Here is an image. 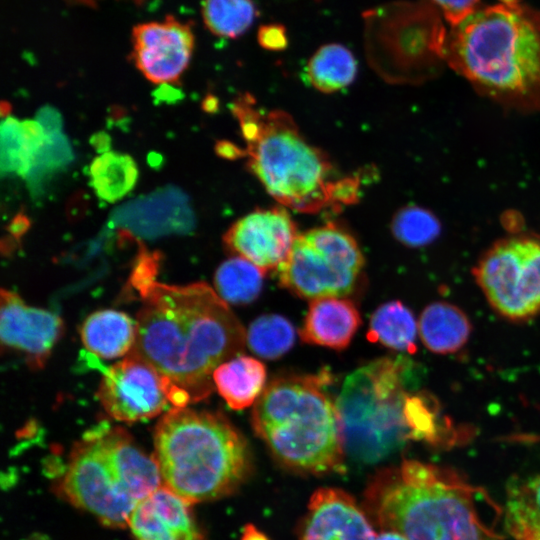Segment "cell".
<instances>
[{
  "instance_id": "6da1fadb",
  "label": "cell",
  "mask_w": 540,
  "mask_h": 540,
  "mask_svg": "<svg viewBox=\"0 0 540 540\" xmlns=\"http://www.w3.org/2000/svg\"><path fill=\"white\" fill-rule=\"evenodd\" d=\"M159 259L138 256L131 284L143 299L130 355L162 377L169 403L186 407L211 395L213 372L243 350L242 324L215 290L203 282L155 281Z\"/></svg>"
},
{
  "instance_id": "7a4b0ae2",
  "label": "cell",
  "mask_w": 540,
  "mask_h": 540,
  "mask_svg": "<svg viewBox=\"0 0 540 540\" xmlns=\"http://www.w3.org/2000/svg\"><path fill=\"white\" fill-rule=\"evenodd\" d=\"M477 8L446 33L441 56L482 96L518 112L540 110V11L521 0Z\"/></svg>"
},
{
  "instance_id": "3957f363",
  "label": "cell",
  "mask_w": 540,
  "mask_h": 540,
  "mask_svg": "<svg viewBox=\"0 0 540 540\" xmlns=\"http://www.w3.org/2000/svg\"><path fill=\"white\" fill-rule=\"evenodd\" d=\"M490 500L454 470L417 460L379 472L365 492L375 523L406 540H504L481 507Z\"/></svg>"
},
{
  "instance_id": "277c9868",
  "label": "cell",
  "mask_w": 540,
  "mask_h": 540,
  "mask_svg": "<svg viewBox=\"0 0 540 540\" xmlns=\"http://www.w3.org/2000/svg\"><path fill=\"white\" fill-rule=\"evenodd\" d=\"M231 109L246 143L248 168L273 198L302 213L341 207L344 178H336L327 155L302 136L288 113L258 107L249 93Z\"/></svg>"
},
{
  "instance_id": "5b68a950",
  "label": "cell",
  "mask_w": 540,
  "mask_h": 540,
  "mask_svg": "<svg viewBox=\"0 0 540 540\" xmlns=\"http://www.w3.org/2000/svg\"><path fill=\"white\" fill-rule=\"evenodd\" d=\"M162 485L190 503L231 493L248 475L247 444L219 413L170 409L154 431Z\"/></svg>"
},
{
  "instance_id": "8992f818",
  "label": "cell",
  "mask_w": 540,
  "mask_h": 540,
  "mask_svg": "<svg viewBox=\"0 0 540 540\" xmlns=\"http://www.w3.org/2000/svg\"><path fill=\"white\" fill-rule=\"evenodd\" d=\"M323 375H292L271 381L254 404L255 433L285 466L326 474L343 469L345 451L336 403Z\"/></svg>"
},
{
  "instance_id": "52a82bcc",
  "label": "cell",
  "mask_w": 540,
  "mask_h": 540,
  "mask_svg": "<svg viewBox=\"0 0 540 540\" xmlns=\"http://www.w3.org/2000/svg\"><path fill=\"white\" fill-rule=\"evenodd\" d=\"M162 486L154 456L118 427L101 424L73 447L61 488L64 496L104 525L127 526L137 504Z\"/></svg>"
},
{
  "instance_id": "ba28073f",
  "label": "cell",
  "mask_w": 540,
  "mask_h": 540,
  "mask_svg": "<svg viewBox=\"0 0 540 540\" xmlns=\"http://www.w3.org/2000/svg\"><path fill=\"white\" fill-rule=\"evenodd\" d=\"M411 364L400 356L379 358L345 379L335 401L345 455L376 463L413 439L405 412Z\"/></svg>"
},
{
  "instance_id": "9c48e42d",
  "label": "cell",
  "mask_w": 540,
  "mask_h": 540,
  "mask_svg": "<svg viewBox=\"0 0 540 540\" xmlns=\"http://www.w3.org/2000/svg\"><path fill=\"white\" fill-rule=\"evenodd\" d=\"M364 265L354 237L334 222L298 234L278 267L280 284L300 298L344 297Z\"/></svg>"
},
{
  "instance_id": "30bf717a",
  "label": "cell",
  "mask_w": 540,
  "mask_h": 540,
  "mask_svg": "<svg viewBox=\"0 0 540 540\" xmlns=\"http://www.w3.org/2000/svg\"><path fill=\"white\" fill-rule=\"evenodd\" d=\"M473 274L491 307L511 321L540 314V236L513 234L483 253Z\"/></svg>"
},
{
  "instance_id": "8fae6325",
  "label": "cell",
  "mask_w": 540,
  "mask_h": 540,
  "mask_svg": "<svg viewBox=\"0 0 540 540\" xmlns=\"http://www.w3.org/2000/svg\"><path fill=\"white\" fill-rule=\"evenodd\" d=\"M97 397L110 417L128 423L153 418L169 403L160 374L130 354L104 369Z\"/></svg>"
},
{
  "instance_id": "7c38bea8",
  "label": "cell",
  "mask_w": 540,
  "mask_h": 540,
  "mask_svg": "<svg viewBox=\"0 0 540 540\" xmlns=\"http://www.w3.org/2000/svg\"><path fill=\"white\" fill-rule=\"evenodd\" d=\"M290 214L282 207L256 209L237 220L225 233L224 243L263 272L277 270L297 237Z\"/></svg>"
},
{
  "instance_id": "4fadbf2b",
  "label": "cell",
  "mask_w": 540,
  "mask_h": 540,
  "mask_svg": "<svg viewBox=\"0 0 540 540\" xmlns=\"http://www.w3.org/2000/svg\"><path fill=\"white\" fill-rule=\"evenodd\" d=\"M133 59L151 82H176L187 68L194 36L189 24L168 16L161 22L142 23L132 32Z\"/></svg>"
},
{
  "instance_id": "5bb4252c",
  "label": "cell",
  "mask_w": 540,
  "mask_h": 540,
  "mask_svg": "<svg viewBox=\"0 0 540 540\" xmlns=\"http://www.w3.org/2000/svg\"><path fill=\"white\" fill-rule=\"evenodd\" d=\"M62 333L63 321L58 315L27 305L10 290H1L2 346L23 353L32 368L45 364Z\"/></svg>"
},
{
  "instance_id": "9a60e30c",
  "label": "cell",
  "mask_w": 540,
  "mask_h": 540,
  "mask_svg": "<svg viewBox=\"0 0 540 540\" xmlns=\"http://www.w3.org/2000/svg\"><path fill=\"white\" fill-rule=\"evenodd\" d=\"M371 522L356 501L336 488H321L309 501L299 540H375Z\"/></svg>"
},
{
  "instance_id": "2e32d148",
  "label": "cell",
  "mask_w": 540,
  "mask_h": 540,
  "mask_svg": "<svg viewBox=\"0 0 540 540\" xmlns=\"http://www.w3.org/2000/svg\"><path fill=\"white\" fill-rule=\"evenodd\" d=\"M190 506L162 485L137 504L127 526L135 540H202Z\"/></svg>"
},
{
  "instance_id": "e0dca14e",
  "label": "cell",
  "mask_w": 540,
  "mask_h": 540,
  "mask_svg": "<svg viewBox=\"0 0 540 540\" xmlns=\"http://www.w3.org/2000/svg\"><path fill=\"white\" fill-rule=\"evenodd\" d=\"M113 221L143 235L187 232L193 226V213L186 196L178 189H161L119 207Z\"/></svg>"
},
{
  "instance_id": "ac0fdd59",
  "label": "cell",
  "mask_w": 540,
  "mask_h": 540,
  "mask_svg": "<svg viewBox=\"0 0 540 540\" xmlns=\"http://www.w3.org/2000/svg\"><path fill=\"white\" fill-rule=\"evenodd\" d=\"M360 322V314L350 300L318 298L310 301L300 337L309 344L340 350L350 344Z\"/></svg>"
},
{
  "instance_id": "d6986e66",
  "label": "cell",
  "mask_w": 540,
  "mask_h": 540,
  "mask_svg": "<svg viewBox=\"0 0 540 540\" xmlns=\"http://www.w3.org/2000/svg\"><path fill=\"white\" fill-rule=\"evenodd\" d=\"M266 367L256 358L236 355L213 372V383L227 405L241 410L255 404L265 389Z\"/></svg>"
},
{
  "instance_id": "ffe728a7",
  "label": "cell",
  "mask_w": 540,
  "mask_h": 540,
  "mask_svg": "<svg viewBox=\"0 0 540 540\" xmlns=\"http://www.w3.org/2000/svg\"><path fill=\"white\" fill-rule=\"evenodd\" d=\"M80 333L87 350L112 359L130 353L136 340V323L123 312L105 309L88 316Z\"/></svg>"
},
{
  "instance_id": "44dd1931",
  "label": "cell",
  "mask_w": 540,
  "mask_h": 540,
  "mask_svg": "<svg viewBox=\"0 0 540 540\" xmlns=\"http://www.w3.org/2000/svg\"><path fill=\"white\" fill-rule=\"evenodd\" d=\"M423 344L437 354L454 353L461 349L472 331L466 314L447 302H434L421 313L418 322Z\"/></svg>"
},
{
  "instance_id": "7402d4cb",
  "label": "cell",
  "mask_w": 540,
  "mask_h": 540,
  "mask_svg": "<svg viewBox=\"0 0 540 540\" xmlns=\"http://www.w3.org/2000/svg\"><path fill=\"white\" fill-rule=\"evenodd\" d=\"M356 74V58L347 47L338 43L321 46L305 68L308 82L324 93L336 92L349 86Z\"/></svg>"
},
{
  "instance_id": "603a6c76",
  "label": "cell",
  "mask_w": 540,
  "mask_h": 540,
  "mask_svg": "<svg viewBox=\"0 0 540 540\" xmlns=\"http://www.w3.org/2000/svg\"><path fill=\"white\" fill-rule=\"evenodd\" d=\"M504 515L515 540H540V475L510 486Z\"/></svg>"
},
{
  "instance_id": "cb8c5ba5",
  "label": "cell",
  "mask_w": 540,
  "mask_h": 540,
  "mask_svg": "<svg viewBox=\"0 0 540 540\" xmlns=\"http://www.w3.org/2000/svg\"><path fill=\"white\" fill-rule=\"evenodd\" d=\"M417 323L414 315L400 301H390L373 313L367 337L388 348L416 352Z\"/></svg>"
},
{
  "instance_id": "d4e9b609",
  "label": "cell",
  "mask_w": 540,
  "mask_h": 540,
  "mask_svg": "<svg viewBox=\"0 0 540 540\" xmlns=\"http://www.w3.org/2000/svg\"><path fill=\"white\" fill-rule=\"evenodd\" d=\"M89 176L96 195L112 203L135 186L138 170L129 155L108 151L92 161Z\"/></svg>"
},
{
  "instance_id": "484cf974",
  "label": "cell",
  "mask_w": 540,
  "mask_h": 540,
  "mask_svg": "<svg viewBox=\"0 0 540 540\" xmlns=\"http://www.w3.org/2000/svg\"><path fill=\"white\" fill-rule=\"evenodd\" d=\"M264 272L250 261L234 256L215 273L217 294L226 302L246 304L255 300L263 286Z\"/></svg>"
},
{
  "instance_id": "4316f807",
  "label": "cell",
  "mask_w": 540,
  "mask_h": 540,
  "mask_svg": "<svg viewBox=\"0 0 540 540\" xmlns=\"http://www.w3.org/2000/svg\"><path fill=\"white\" fill-rule=\"evenodd\" d=\"M257 14L253 0H204L202 4L206 27L223 38L243 35L252 26Z\"/></svg>"
},
{
  "instance_id": "83f0119b",
  "label": "cell",
  "mask_w": 540,
  "mask_h": 540,
  "mask_svg": "<svg viewBox=\"0 0 540 540\" xmlns=\"http://www.w3.org/2000/svg\"><path fill=\"white\" fill-rule=\"evenodd\" d=\"M246 341L249 349L257 356L276 359L292 348L295 342V329L281 315H263L249 326Z\"/></svg>"
},
{
  "instance_id": "f1b7e54d",
  "label": "cell",
  "mask_w": 540,
  "mask_h": 540,
  "mask_svg": "<svg viewBox=\"0 0 540 540\" xmlns=\"http://www.w3.org/2000/svg\"><path fill=\"white\" fill-rule=\"evenodd\" d=\"M391 229L400 243L422 247L437 239L441 224L431 211L417 205H407L395 213Z\"/></svg>"
},
{
  "instance_id": "f546056e",
  "label": "cell",
  "mask_w": 540,
  "mask_h": 540,
  "mask_svg": "<svg viewBox=\"0 0 540 540\" xmlns=\"http://www.w3.org/2000/svg\"><path fill=\"white\" fill-rule=\"evenodd\" d=\"M1 172L17 173L23 178L29 173L33 156L27 146L21 122L8 116L1 123Z\"/></svg>"
},
{
  "instance_id": "4dcf8cb0",
  "label": "cell",
  "mask_w": 540,
  "mask_h": 540,
  "mask_svg": "<svg viewBox=\"0 0 540 540\" xmlns=\"http://www.w3.org/2000/svg\"><path fill=\"white\" fill-rule=\"evenodd\" d=\"M71 160L72 149L62 132L46 134L45 142L25 179L28 180L31 188L37 189L47 173L64 167Z\"/></svg>"
},
{
  "instance_id": "1f68e13d",
  "label": "cell",
  "mask_w": 540,
  "mask_h": 540,
  "mask_svg": "<svg viewBox=\"0 0 540 540\" xmlns=\"http://www.w3.org/2000/svg\"><path fill=\"white\" fill-rule=\"evenodd\" d=\"M257 41L266 50L282 51L288 46L286 28L279 23L262 25L257 33Z\"/></svg>"
},
{
  "instance_id": "d6a6232c",
  "label": "cell",
  "mask_w": 540,
  "mask_h": 540,
  "mask_svg": "<svg viewBox=\"0 0 540 540\" xmlns=\"http://www.w3.org/2000/svg\"><path fill=\"white\" fill-rule=\"evenodd\" d=\"M441 9L445 19L455 26L478 7L479 0H433Z\"/></svg>"
},
{
  "instance_id": "836d02e7",
  "label": "cell",
  "mask_w": 540,
  "mask_h": 540,
  "mask_svg": "<svg viewBox=\"0 0 540 540\" xmlns=\"http://www.w3.org/2000/svg\"><path fill=\"white\" fill-rule=\"evenodd\" d=\"M37 121L41 124L46 134L61 132V116L57 110L52 107L41 108L37 115Z\"/></svg>"
},
{
  "instance_id": "e575fe53",
  "label": "cell",
  "mask_w": 540,
  "mask_h": 540,
  "mask_svg": "<svg viewBox=\"0 0 540 540\" xmlns=\"http://www.w3.org/2000/svg\"><path fill=\"white\" fill-rule=\"evenodd\" d=\"M30 224V219L24 213H19L8 225V230L15 238H19L29 229Z\"/></svg>"
},
{
  "instance_id": "d590c367",
  "label": "cell",
  "mask_w": 540,
  "mask_h": 540,
  "mask_svg": "<svg viewBox=\"0 0 540 540\" xmlns=\"http://www.w3.org/2000/svg\"><path fill=\"white\" fill-rule=\"evenodd\" d=\"M216 153L227 159H235L241 155H244V151L239 149L236 145L228 141H219L216 144Z\"/></svg>"
},
{
  "instance_id": "8d00e7d4",
  "label": "cell",
  "mask_w": 540,
  "mask_h": 540,
  "mask_svg": "<svg viewBox=\"0 0 540 540\" xmlns=\"http://www.w3.org/2000/svg\"><path fill=\"white\" fill-rule=\"evenodd\" d=\"M91 144L99 152H108V149L110 147V137L105 133L95 134L91 138Z\"/></svg>"
},
{
  "instance_id": "74e56055",
  "label": "cell",
  "mask_w": 540,
  "mask_h": 540,
  "mask_svg": "<svg viewBox=\"0 0 540 540\" xmlns=\"http://www.w3.org/2000/svg\"><path fill=\"white\" fill-rule=\"evenodd\" d=\"M241 540H270L264 533L253 525H247L244 529Z\"/></svg>"
},
{
  "instance_id": "f35d334b",
  "label": "cell",
  "mask_w": 540,
  "mask_h": 540,
  "mask_svg": "<svg viewBox=\"0 0 540 540\" xmlns=\"http://www.w3.org/2000/svg\"><path fill=\"white\" fill-rule=\"evenodd\" d=\"M375 540H406V539L396 532L382 530L380 534L376 535Z\"/></svg>"
},
{
  "instance_id": "ab89813d",
  "label": "cell",
  "mask_w": 540,
  "mask_h": 540,
  "mask_svg": "<svg viewBox=\"0 0 540 540\" xmlns=\"http://www.w3.org/2000/svg\"><path fill=\"white\" fill-rule=\"evenodd\" d=\"M203 107H204V109H206L208 112L214 110V109L216 108V99H215V98L208 97V99H206V100L204 101Z\"/></svg>"
},
{
  "instance_id": "60d3db41",
  "label": "cell",
  "mask_w": 540,
  "mask_h": 540,
  "mask_svg": "<svg viewBox=\"0 0 540 540\" xmlns=\"http://www.w3.org/2000/svg\"><path fill=\"white\" fill-rule=\"evenodd\" d=\"M10 112V105L9 103L2 101L1 103V115L2 116H8V113Z\"/></svg>"
},
{
  "instance_id": "b9f144b4",
  "label": "cell",
  "mask_w": 540,
  "mask_h": 540,
  "mask_svg": "<svg viewBox=\"0 0 540 540\" xmlns=\"http://www.w3.org/2000/svg\"><path fill=\"white\" fill-rule=\"evenodd\" d=\"M131 1H133V2H135L137 4H141V3H143V2H145L147 0H131Z\"/></svg>"
}]
</instances>
